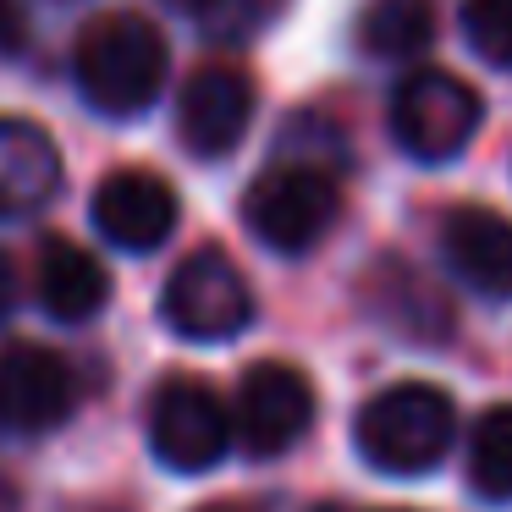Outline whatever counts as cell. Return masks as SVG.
<instances>
[{
	"label": "cell",
	"mask_w": 512,
	"mask_h": 512,
	"mask_svg": "<svg viewBox=\"0 0 512 512\" xmlns=\"http://www.w3.org/2000/svg\"><path fill=\"white\" fill-rule=\"evenodd\" d=\"M78 402V380L61 353L39 342H6L0 347V430L12 435H45L67 424Z\"/></svg>",
	"instance_id": "ba28073f"
},
{
	"label": "cell",
	"mask_w": 512,
	"mask_h": 512,
	"mask_svg": "<svg viewBox=\"0 0 512 512\" xmlns=\"http://www.w3.org/2000/svg\"><path fill=\"white\" fill-rule=\"evenodd\" d=\"M386 512H397V507H386Z\"/></svg>",
	"instance_id": "7402d4cb"
},
{
	"label": "cell",
	"mask_w": 512,
	"mask_h": 512,
	"mask_svg": "<svg viewBox=\"0 0 512 512\" xmlns=\"http://www.w3.org/2000/svg\"><path fill=\"white\" fill-rule=\"evenodd\" d=\"M281 6H287V0H210L199 12V23H204V34L221 39V45H243L259 28L276 23Z\"/></svg>",
	"instance_id": "e0dca14e"
},
{
	"label": "cell",
	"mask_w": 512,
	"mask_h": 512,
	"mask_svg": "<svg viewBox=\"0 0 512 512\" xmlns=\"http://www.w3.org/2000/svg\"><path fill=\"white\" fill-rule=\"evenodd\" d=\"M61 188V149L28 116H0V221L45 210Z\"/></svg>",
	"instance_id": "7c38bea8"
},
{
	"label": "cell",
	"mask_w": 512,
	"mask_h": 512,
	"mask_svg": "<svg viewBox=\"0 0 512 512\" xmlns=\"http://www.w3.org/2000/svg\"><path fill=\"white\" fill-rule=\"evenodd\" d=\"M314 386L298 364H248L232 397V430L248 457H281L309 435L314 424Z\"/></svg>",
	"instance_id": "52a82bcc"
},
{
	"label": "cell",
	"mask_w": 512,
	"mask_h": 512,
	"mask_svg": "<svg viewBox=\"0 0 512 512\" xmlns=\"http://www.w3.org/2000/svg\"><path fill=\"white\" fill-rule=\"evenodd\" d=\"M435 39V6L430 0H375L358 23V45L380 61H408Z\"/></svg>",
	"instance_id": "5bb4252c"
},
{
	"label": "cell",
	"mask_w": 512,
	"mask_h": 512,
	"mask_svg": "<svg viewBox=\"0 0 512 512\" xmlns=\"http://www.w3.org/2000/svg\"><path fill=\"white\" fill-rule=\"evenodd\" d=\"M342 221V182L320 160H281L243 193V226L270 254H309Z\"/></svg>",
	"instance_id": "3957f363"
},
{
	"label": "cell",
	"mask_w": 512,
	"mask_h": 512,
	"mask_svg": "<svg viewBox=\"0 0 512 512\" xmlns=\"http://www.w3.org/2000/svg\"><path fill=\"white\" fill-rule=\"evenodd\" d=\"M160 320H166L182 342H232V336L248 331V320H254L248 276L232 265V254H221V248H193V254L166 276Z\"/></svg>",
	"instance_id": "5b68a950"
},
{
	"label": "cell",
	"mask_w": 512,
	"mask_h": 512,
	"mask_svg": "<svg viewBox=\"0 0 512 512\" xmlns=\"http://www.w3.org/2000/svg\"><path fill=\"white\" fill-rule=\"evenodd\" d=\"M441 254L452 276L479 298H512V221L485 204H457L441 221Z\"/></svg>",
	"instance_id": "8fae6325"
},
{
	"label": "cell",
	"mask_w": 512,
	"mask_h": 512,
	"mask_svg": "<svg viewBox=\"0 0 512 512\" xmlns=\"http://www.w3.org/2000/svg\"><path fill=\"white\" fill-rule=\"evenodd\" d=\"M199 512H243V507H232V501H210V507H199Z\"/></svg>",
	"instance_id": "44dd1931"
},
{
	"label": "cell",
	"mask_w": 512,
	"mask_h": 512,
	"mask_svg": "<svg viewBox=\"0 0 512 512\" xmlns=\"http://www.w3.org/2000/svg\"><path fill=\"white\" fill-rule=\"evenodd\" d=\"M171 6H182V12H193V17H199L204 6H210V0H171Z\"/></svg>",
	"instance_id": "ffe728a7"
},
{
	"label": "cell",
	"mask_w": 512,
	"mask_h": 512,
	"mask_svg": "<svg viewBox=\"0 0 512 512\" xmlns=\"http://www.w3.org/2000/svg\"><path fill=\"white\" fill-rule=\"evenodd\" d=\"M463 34L479 61L512 72V0H463Z\"/></svg>",
	"instance_id": "2e32d148"
},
{
	"label": "cell",
	"mask_w": 512,
	"mask_h": 512,
	"mask_svg": "<svg viewBox=\"0 0 512 512\" xmlns=\"http://www.w3.org/2000/svg\"><path fill=\"white\" fill-rule=\"evenodd\" d=\"M468 485L485 501H512V402L479 413L468 435Z\"/></svg>",
	"instance_id": "9a60e30c"
},
{
	"label": "cell",
	"mask_w": 512,
	"mask_h": 512,
	"mask_svg": "<svg viewBox=\"0 0 512 512\" xmlns=\"http://www.w3.org/2000/svg\"><path fill=\"white\" fill-rule=\"evenodd\" d=\"M34 292H39L50 320L83 325L111 303V270H105L83 243H72V237H45L39 270H34Z\"/></svg>",
	"instance_id": "4fadbf2b"
},
{
	"label": "cell",
	"mask_w": 512,
	"mask_h": 512,
	"mask_svg": "<svg viewBox=\"0 0 512 512\" xmlns=\"http://www.w3.org/2000/svg\"><path fill=\"white\" fill-rule=\"evenodd\" d=\"M171 72V50L160 28L138 12H105L78 34L72 78L100 116H138L160 100Z\"/></svg>",
	"instance_id": "6da1fadb"
},
{
	"label": "cell",
	"mask_w": 512,
	"mask_h": 512,
	"mask_svg": "<svg viewBox=\"0 0 512 512\" xmlns=\"http://www.w3.org/2000/svg\"><path fill=\"white\" fill-rule=\"evenodd\" d=\"M17 303H23V276H17V259L0 248V325L17 314Z\"/></svg>",
	"instance_id": "d6986e66"
},
{
	"label": "cell",
	"mask_w": 512,
	"mask_h": 512,
	"mask_svg": "<svg viewBox=\"0 0 512 512\" xmlns=\"http://www.w3.org/2000/svg\"><path fill=\"white\" fill-rule=\"evenodd\" d=\"M237 441L232 408L199 375H166L149 397V452L171 474H204Z\"/></svg>",
	"instance_id": "8992f818"
},
{
	"label": "cell",
	"mask_w": 512,
	"mask_h": 512,
	"mask_svg": "<svg viewBox=\"0 0 512 512\" xmlns=\"http://www.w3.org/2000/svg\"><path fill=\"white\" fill-rule=\"evenodd\" d=\"M89 215H94V232H100L105 243L127 248V254H155V248L177 232L182 204H177V188H171L166 177L127 166V171H111V177L94 188Z\"/></svg>",
	"instance_id": "30bf717a"
},
{
	"label": "cell",
	"mask_w": 512,
	"mask_h": 512,
	"mask_svg": "<svg viewBox=\"0 0 512 512\" xmlns=\"http://www.w3.org/2000/svg\"><path fill=\"white\" fill-rule=\"evenodd\" d=\"M479 116H485L479 94L446 67L408 72L397 83V94H391V138L424 166L463 155L468 138L479 133Z\"/></svg>",
	"instance_id": "277c9868"
},
{
	"label": "cell",
	"mask_w": 512,
	"mask_h": 512,
	"mask_svg": "<svg viewBox=\"0 0 512 512\" xmlns=\"http://www.w3.org/2000/svg\"><path fill=\"white\" fill-rule=\"evenodd\" d=\"M28 45V23L17 0H0V56H17Z\"/></svg>",
	"instance_id": "ac0fdd59"
},
{
	"label": "cell",
	"mask_w": 512,
	"mask_h": 512,
	"mask_svg": "<svg viewBox=\"0 0 512 512\" xmlns=\"http://www.w3.org/2000/svg\"><path fill=\"white\" fill-rule=\"evenodd\" d=\"M248 122H254V78L232 61H210L188 78L177 94V138L188 155L221 160L243 144Z\"/></svg>",
	"instance_id": "9c48e42d"
},
{
	"label": "cell",
	"mask_w": 512,
	"mask_h": 512,
	"mask_svg": "<svg viewBox=\"0 0 512 512\" xmlns=\"http://www.w3.org/2000/svg\"><path fill=\"white\" fill-rule=\"evenodd\" d=\"M457 435V408L430 380L380 386L353 419V446L380 474H430Z\"/></svg>",
	"instance_id": "7a4b0ae2"
}]
</instances>
